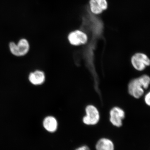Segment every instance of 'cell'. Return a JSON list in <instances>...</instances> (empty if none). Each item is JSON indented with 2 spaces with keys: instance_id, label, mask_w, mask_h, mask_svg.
Segmentation results:
<instances>
[{
  "instance_id": "obj_2",
  "label": "cell",
  "mask_w": 150,
  "mask_h": 150,
  "mask_svg": "<svg viewBox=\"0 0 150 150\" xmlns=\"http://www.w3.org/2000/svg\"><path fill=\"white\" fill-rule=\"evenodd\" d=\"M9 48L11 53L14 56L18 57L24 56L29 51V43L27 39L22 38L17 44L14 42H11L9 43Z\"/></svg>"
},
{
  "instance_id": "obj_1",
  "label": "cell",
  "mask_w": 150,
  "mask_h": 150,
  "mask_svg": "<svg viewBox=\"0 0 150 150\" xmlns=\"http://www.w3.org/2000/svg\"><path fill=\"white\" fill-rule=\"evenodd\" d=\"M86 115L83 118V122L87 126H95L100 119L99 110L95 106L89 105L85 108Z\"/></svg>"
},
{
  "instance_id": "obj_8",
  "label": "cell",
  "mask_w": 150,
  "mask_h": 150,
  "mask_svg": "<svg viewBox=\"0 0 150 150\" xmlns=\"http://www.w3.org/2000/svg\"><path fill=\"white\" fill-rule=\"evenodd\" d=\"M45 75L42 71L37 70L30 73L28 76L29 81L35 86L40 85L45 81Z\"/></svg>"
},
{
  "instance_id": "obj_6",
  "label": "cell",
  "mask_w": 150,
  "mask_h": 150,
  "mask_svg": "<svg viewBox=\"0 0 150 150\" xmlns=\"http://www.w3.org/2000/svg\"><path fill=\"white\" fill-rule=\"evenodd\" d=\"M125 118V112L121 108L115 106L110 110V121L113 126L118 128L121 127Z\"/></svg>"
},
{
  "instance_id": "obj_5",
  "label": "cell",
  "mask_w": 150,
  "mask_h": 150,
  "mask_svg": "<svg viewBox=\"0 0 150 150\" xmlns=\"http://www.w3.org/2000/svg\"><path fill=\"white\" fill-rule=\"evenodd\" d=\"M128 91L130 95L136 99H139L144 95V86L139 77L130 81L128 85Z\"/></svg>"
},
{
  "instance_id": "obj_11",
  "label": "cell",
  "mask_w": 150,
  "mask_h": 150,
  "mask_svg": "<svg viewBox=\"0 0 150 150\" xmlns=\"http://www.w3.org/2000/svg\"><path fill=\"white\" fill-rule=\"evenodd\" d=\"M100 8L104 11L108 8V4L107 0H95Z\"/></svg>"
},
{
  "instance_id": "obj_10",
  "label": "cell",
  "mask_w": 150,
  "mask_h": 150,
  "mask_svg": "<svg viewBox=\"0 0 150 150\" xmlns=\"http://www.w3.org/2000/svg\"><path fill=\"white\" fill-rule=\"evenodd\" d=\"M89 6L92 13L95 15H98L103 12V11L100 8L95 0H89Z\"/></svg>"
},
{
  "instance_id": "obj_12",
  "label": "cell",
  "mask_w": 150,
  "mask_h": 150,
  "mask_svg": "<svg viewBox=\"0 0 150 150\" xmlns=\"http://www.w3.org/2000/svg\"><path fill=\"white\" fill-rule=\"evenodd\" d=\"M144 101L145 103L148 106L150 105V92H149L147 93L146 94L144 98Z\"/></svg>"
},
{
  "instance_id": "obj_13",
  "label": "cell",
  "mask_w": 150,
  "mask_h": 150,
  "mask_svg": "<svg viewBox=\"0 0 150 150\" xmlns=\"http://www.w3.org/2000/svg\"><path fill=\"white\" fill-rule=\"evenodd\" d=\"M75 150H91V149L88 146L86 145H83L77 148Z\"/></svg>"
},
{
  "instance_id": "obj_3",
  "label": "cell",
  "mask_w": 150,
  "mask_h": 150,
  "mask_svg": "<svg viewBox=\"0 0 150 150\" xmlns=\"http://www.w3.org/2000/svg\"><path fill=\"white\" fill-rule=\"evenodd\" d=\"M131 63L135 69L141 71H144L146 67L150 66V60L146 54L137 53L131 57Z\"/></svg>"
},
{
  "instance_id": "obj_4",
  "label": "cell",
  "mask_w": 150,
  "mask_h": 150,
  "mask_svg": "<svg viewBox=\"0 0 150 150\" xmlns=\"http://www.w3.org/2000/svg\"><path fill=\"white\" fill-rule=\"evenodd\" d=\"M88 36L83 30L76 29L71 31L68 35V40L72 46H77L84 45L88 41Z\"/></svg>"
},
{
  "instance_id": "obj_9",
  "label": "cell",
  "mask_w": 150,
  "mask_h": 150,
  "mask_svg": "<svg viewBox=\"0 0 150 150\" xmlns=\"http://www.w3.org/2000/svg\"><path fill=\"white\" fill-rule=\"evenodd\" d=\"M95 148L96 150H114L115 146L113 142L110 139L102 138L97 142Z\"/></svg>"
},
{
  "instance_id": "obj_7",
  "label": "cell",
  "mask_w": 150,
  "mask_h": 150,
  "mask_svg": "<svg viewBox=\"0 0 150 150\" xmlns=\"http://www.w3.org/2000/svg\"><path fill=\"white\" fill-rule=\"evenodd\" d=\"M43 128L46 131L51 133H55L58 128V122L55 117L48 116L44 118L43 122Z\"/></svg>"
}]
</instances>
